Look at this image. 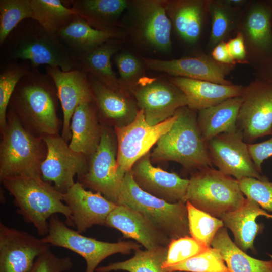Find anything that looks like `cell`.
<instances>
[{
    "label": "cell",
    "mask_w": 272,
    "mask_h": 272,
    "mask_svg": "<svg viewBox=\"0 0 272 272\" xmlns=\"http://www.w3.org/2000/svg\"><path fill=\"white\" fill-rule=\"evenodd\" d=\"M0 47L2 65L23 60L35 68L46 64L63 71L80 69L74 56L58 36L32 18L19 24Z\"/></svg>",
    "instance_id": "cell-1"
},
{
    "label": "cell",
    "mask_w": 272,
    "mask_h": 272,
    "mask_svg": "<svg viewBox=\"0 0 272 272\" xmlns=\"http://www.w3.org/2000/svg\"><path fill=\"white\" fill-rule=\"evenodd\" d=\"M58 96L52 78L33 67L18 83L10 99V108L20 119L42 138L56 135L60 120L56 113Z\"/></svg>",
    "instance_id": "cell-2"
},
{
    "label": "cell",
    "mask_w": 272,
    "mask_h": 272,
    "mask_svg": "<svg viewBox=\"0 0 272 272\" xmlns=\"http://www.w3.org/2000/svg\"><path fill=\"white\" fill-rule=\"evenodd\" d=\"M1 181L13 196L17 213L34 226L40 236L48 234L53 215L60 214L70 220L71 212L63 201V193L42 177L20 175Z\"/></svg>",
    "instance_id": "cell-3"
},
{
    "label": "cell",
    "mask_w": 272,
    "mask_h": 272,
    "mask_svg": "<svg viewBox=\"0 0 272 272\" xmlns=\"http://www.w3.org/2000/svg\"><path fill=\"white\" fill-rule=\"evenodd\" d=\"M197 112L188 106L176 110V121L156 143L150 153L151 159L176 162L194 172L212 167L207 143L198 127Z\"/></svg>",
    "instance_id": "cell-4"
},
{
    "label": "cell",
    "mask_w": 272,
    "mask_h": 272,
    "mask_svg": "<svg viewBox=\"0 0 272 272\" xmlns=\"http://www.w3.org/2000/svg\"><path fill=\"white\" fill-rule=\"evenodd\" d=\"M1 131V181L20 175L41 177V165L47 152L43 138L34 136L27 130L10 107L6 125Z\"/></svg>",
    "instance_id": "cell-5"
},
{
    "label": "cell",
    "mask_w": 272,
    "mask_h": 272,
    "mask_svg": "<svg viewBox=\"0 0 272 272\" xmlns=\"http://www.w3.org/2000/svg\"><path fill=\"white\" fill-rule=\"evenodd\" d=\"M117 204L143 214L171 240L191 236L186 203H169L144 191L134 181L130 171L125 174Z\"/></svg>",
    "instance_id": "cell-6"
},
{
    "label": "cell",
    "mask_w": 272,
    "mask_h": 272,
    "mask_svg": "<svg viewBox=\"0 0 272 272\" xmlns=\"http://www.w3.org/2000/svg\"><path fill=\"white\" fill-rule=\"evenodd\" d=\"M189 180L186 202L213 217L220 219L245 200L238 181L212 167L193 172Z\"/></svg>",
    "instance_id": "cell-7"
},
{
    "label": "cell",
    "mask_w": 272,
    "mask_h": 272,
    "mask_svg": "<svg viewBox=\"0 0 272 272\" xmlns=\"http://www.w3.org/2000/svg\"><path fill=\"white\" fill-rule=\"evenodd\" d=\"M42 239L50 246L64 248L80 255L86 262L85 272H95L99 264L109 256L129 254L142 246L135 242H108L84 236L69 227L57 214L49 219L48 233Z\"/></svg>",
    "instance_id": "cell-8"
},
{
    "label": "cell",
    "mask_w": 272,
    "mask_h": 272,
    "mask_svg": "<svg viewBox=\"0 0 272 272\" xmlns=\"http://www.w3.org/2000/svg\"><path fill=\"white\" fill-rule=\"evenodd\" d=\"M237 127L247 144L272 134V83L258 78L243 87Z\"/></svg>",
    "instance_id": "cell-9"
},
{
    "label": "cell",
    "mask_w": 272,
    "mask_h": 272,
    "mask_svg": "<svg viewBox=\"0 0 272 272\" xmlns=\"http://www.w3.org/2000/svg\"><path fill=\"white\" fill-rule=\"evenodd\" d=\"M176 119L175 113L163 122L151 125L147 122L143 112L139 110L131 123L122 127L115 126L118 171L123 174L130 171L133 164L149 153L158 140L171 128Z\"/></svg>",
    "instance_id": "cell-10"
},
{
    "label": "cell",
    "mask_w": 272,
    "mask_h": 272,
    "mask_svg": "<svg viewBox=\"0 0 272 272\" xmlns=\"http://www.w3.org/2000/svg\"><path fill=\"white\" fill-rule=\"evenodd\" d=\"M131 32L137 41L152 51L168 53L172 47V24L166 8V0L130 2Z\"/></svg>",
    "instance_id": "cell-11"
},
{
    "label": "cell",
    "mask_w": 272,
    "mask_h": 272,
    "mask_svg": "<svg viewBox=\"0 0 272 272\" xmlns=\"http://www.w3.org/2000/svg\"><path fill=\"white\" fill-rule=\"evenodd\" d=\"M91 156L86 171L78 177V181L117 204L125 174L117 170V149L107 129L102 128L99 144Z\"/></svg>",
    "instance_id": "cell-12"
},
{
    "label": "cell",
    "mask_w": 272,
    "mask_h": 272,
    "mask_svg": "<svg viewBox=\"0 0 272 272\" xmlns=\"http://www.w3.org/2000/svg\"><path fill=\"white\" fill-rule=\"evenodd\" d=\"M131 92L146 121L151 125L163 122L179 108L187 106L183 92L172 82L161 78L145 75Z\"/></svg>",
    "instance_id": "cell-13"
},
{
    "label": "cell",
    "mask_w": 272,
    "mask_h": 272,
    "mask_svg": "<svg viewBox=\"0 0 272 272\" xmlns=\"http://www.w3.org/2000/svg\"><path fill=\"white\" fill-rule=\"evenodd\" d=\"M207 146L212 165L223 173L238 181L244 178L268 179L256 169L239 129L220 134L207 142Z\"/></svg>",
    "instance_id": "cell-14"
},
{
    "label": "cell",
    "mask_w": 272,
    "mask_h": 272,
    "mask_svg": "<svg viewBox=\"0 0 272 272\" xmlns=\"http://www.w3.org/2000/svg\"><path fill=\"white\" fill-rule=\"evenodd\" d=\"M43 139L47 152L41 165L42 178L53 182L56 189L64 193L75 184L74 176H80L86 171L85 155L71 150L58 135L45 136Z\"/></svg>",
    "instance_id": "cell-15"
},
{
    "label": "cell",
    "mask_w": 272,
    "mask_h": 272,
    "mask_svg": "<svg viewBox=\"0 0 272 272\" xmlns=\"http://www.w3.org/2000/svg\"><path fill=\"white\" fill-rule=\"evenodd\" d=\"M50 245L30 233L0 223V272H27Z\"/></svg>",
    "instance_id": "cell-16"
},
{
    "label": "cell",
    "mask_w": 272,
    "mask_h": 272,
    "mask_svg": "<svg viewBox=\"0 0 272 272\" xmlns=\"http://www.w3.org/2000/svg\"><path fill=\"white\" fill-rule=\"evenodd\" d=\"M130 172L135 183L148 193L169 203H186L189 180L154 166L150 153L139 159Z\"/></svg>",
    "instance_id": "cell-17"
},
{
    "label": "cell",
    "mask_w": 272,
    "mask_h": 272,
    "mask_svg": "<svg viewBox=\"0 0 272 272\" xmlns=\"http://www.w3.org/2000/svg\"><path fill=\"white\" fill-rule=\"evenodd\" d=\"M46 73L55 85L63 111L62 138H71L70 124L74 112L79 105L94 101L88 74L81 69L63 71L59 67L46 66Z\"/></svg>",
    "instance_id": "cell-18"
},
{
    "label": "cell",
    "mask_w": 272,
    "mask_h": 272,
    "mask_svg": "<svg viewBox=\"0 0 272 272\" xmlns=\"http://www.w3.org/2000/svg\"><path fill=\"white\" fill-rule=\"evenodd\" d=\"M63 201L71 212L68 222L81 233L94 225H105L117 205L99 193L86 190L78 181L63 193Z\"/></svg>",
    "instance_id": "cell-19"
},
{
    "label": "cell",
    "mask_w": 272,
    "mask_h": 272,
    "mask_svg": "<svg viewBox=\"0 0 272 272\" xmlns=\"http://www.w3.org/2000/svg\"><path fill=\"white\" fill-rule=\"evenodd\" d=\"M146 67L173 77L202 80L222 85H232L226 76L233 65L219 63L206 55L172 60L143 58Z\"/></svg>",
    "instance_id": "cell-20"
},
{
    "label": "cell",
    "mask_w": 272,
    "mask_h": 272,
    "mask_svg": "<svg viewBox=\"0 0 272 272\" xmlns=\"http://www.w3.org/2000/svg\"><path fill=\"white\" fill-rule=\"evenodd\" d=\"M105 225L119 231L125 238L135 240L146 250L168 246L171 240L143 214L117 205L107 217Z\"/></svg>",
    "instance_id": "cell-21"
},
{
    "label": "cell",
    "mask_w": 272,
    "mask_h": 272,
    "mask_svg": "<svg viewBox=\"0 0 272 272\" xmlns=\"http://www.w3.org/2000/svg\"><path fill=\"white\" fill-rule=\"evenodd\" d=\"M170 81L185 94L187 106L197 111L240 96L243 88L237 85H222L178 77H172Z\"/></svg>",
    "instance_id": "cell-22"
},
{
    "label": "cell",
    "mask_w": 272,
    "mask_h": 272,
    "mask_svg": "<svg viewBox=\"0 0 272 272\" xmlns=\"http://www.w3.org/2000/svg\"><path fill=\"white\" fill-rule=\"evenodd\" d=\"M90 85L99 113L105 118L122 127L136 118L138 106L127 94L114 90L88 75Z\"/></svg>",
    "instance_id": "cell-23"
},
{
    "label": "cell",
    "mask_w": 272,
    "mask_h": 272,
    "mask_svg": "<svg viewBox=\"0 0 272 272\" xmlns=\"http://www.w3.org/2000/svg\"><path fill=\"white\" fill-rule=\"evenodd\" d=\"M260 216L272 218V214L267 213L255 201L246 197L240 207L223 214L220 219L224 226L232 232L235 244L245 251L254 249L255 238L263 229V225L256 221Z\"/></svg>",
    "instance_id": "cell-24"
},
{
    "label": "cell",
    "mask_w": 272,
    "mask_h": 272,
    "mask_svg": "<svg viewBox=\"0 0 272 272\" xmlns=\"http://www.w3.org/2000/svg\"><path fill=\"white\" fill-rule=\"evenodd\" d=\"M120 48L117 39H111L86 52L74 55L80 69L107 87L128 94L113 71L111 59Z\"/></svg>",
    "instance_id": "cell-25"
},
{
    "label": "cell",
    "mask_w": 272,
    "mask_h": 272,
    "mask_svg": "<svg viewBox=\"0 0 272 272\" xmlns=\"http://www.w3.org/2000/svg\"><path fill=\"white\" fill-rule=\"evenodd\" d=\"M95 101L77 107L73 114L70 129L69 147L85 156L92 155L97 149L101 139V130L97 122Z\"/></svg>",
    "instance_id": "cell-26"
},
{
    "label": "cell",
    "mask_w": 272,
    "mask_h": 272,
    "mask_svg": "<svg viewBox=\"0 0 272 272\" xmlns=\"http://www.w3.org/2000/svg\"><path fill=\"white\" fill-rule=\"evenodd\" d=\"M79 17L99 30L115 29L119 18L128 9L127 0L64 1Z\"/></svg>",
    "instance_id": "cell-27"
},
{
    "label": "cell",
    "mask_w": 272,
    "mask_h": 272,
    "mask_svg": "<svg viewBox=\"0 0 272 272\" xmlns=\"http://www.w3.org/2000/svg\"><path fill=\"white\" fill-rule=\"evenodd\" d=\"M241 103V96L235 97L197 111L198 127L206 143L220 134L237 130V119Z\"/></svg>",
    "instance_id": "cell-28"
},
{
    "label": "cell",
    "mask_w": 272,
    "mask_h": 272,
    "mask_svg": "<svg viewBox=\"0 0 272 272\" xmlns=\"http://www.w3.org/2000/svg\"><path fill=\"white\" fill-rule=\"evenodd\" d=\"M56 35L74 55L92 49L109 40L119 39L123 37V33L117 29L105 31L96 29L77 15Z\"/></svg>",
    "instance_id": "cell-29"
},
{
    "label": "cell",
    "mask_w": 272,
    "mask_h": 272,
    "mask_svg": "<svg viewBox=\"0 0 272 272\" xmlns=\"http://www.w3.org/2000/svg\"><path fill=\"white\" fill-rule=\"evenodd\" d=\"M206 4L200 0H166V11L172 25L185 42L193 44L198 40Z\"/></svg>",
    "instance_id": "cell-30"
},
{
    "label": "cell",
    "mask_w": 272,
    "mask_h": 272,
    "mask_svg": "<svg viewBox=\"0 0 272 272\" xmlns=\"http://www.w3.org/2000/svg\"><path fill=\"white\" fill-rule=\"evenodd\" d=\"M245 31L261 64L272 54V8L267 2L258 3L251 8Z\"/></svg>",
    "instance_id": "cell-31"
},
{
    "label": "cell",
    "mask_w": 272,
    "mask_h": 272,
    "mask_svg": "<svg viewBox=\"0 0 272 272\" xmlns=\"http://www.w3.org/2000/svg\"><path fill=\"white\" fill-rule=\"evenodd\" d=\"M211 246L220 251L230 272H272V259L262 260L248 255L233 242L224 226L217 232Z\"/></svg>",
    "instance_id": "cell-32"
},
{
    "label": "cell",
    "mask_w": 272,
    "mask_h": 272,
    "mask_svg": "<svg viewBox=\"0 0 272 272\" xmlns=\"http://www.w3.org/2000/svg\"><path fill=\"white\" fill-rule=\"evenodd\" d=\"M168 246L160 247L151 250L134 251L130 259L111 263L98 267L96 272H110L123 270L128 272H166L163 264L168 254Z\"/></svg>",
    "instance_id": "cell-33"
},
{
    "label": "cell",
    "mask_w": 272,
    "mask_h": 272,
    "mask_svg": "<svg viewBox=\"0 0 272 272\" xmlns=\"http://www.w3.org/2000/svg\"><path fill=\"white\" fill-rule=\"evenodd\" d=\"M30 2L32 19L46 30L56 35L77 16L63 1L30 0Z\"/></svg>",
    "instance_id": "cell-34"
},
{
    "label": "cell",
    "mask_w": 272,
    "mask_h": 272,
    "mask_svg": "<svg viewBox=\"0 0 272 272\" xmlns=\"http://www.w3.org/2000/svg\"><path fill=\"white\" fill-rule=\"evenodd\" d=\"M0 73V127L7 124V108L15 89L20 79L32 69L27 61H12L3 64Z\"/></svg>",
    "instance_id": "cell-35"
},
{
    "label": "cell",
    "mask_w": 272,
    "mask_h": 272,
    "mask_svg": "<svg viewBox=\"0 0 272 272\" xmlns=\"http://www.w3.org/2000/svg\"><path fill=\"white\" fill-rule=\"evenodd\" d=\"M190 236L208 247L218 231L224 226L222 221L200 210L189 201L186 202Z\"/></svg>",
    "instance_id": "cell-36"
},
{
    "label": "cell",
    "mask_w": 272,
    "mask_h": 272,
    "mask_svg": "<svg viewBox=\"0 0 272 272\" xmlns=\"http://www.w3.org/2000/svg\"><path fill=\"white\" fill-rule=\"evenodd\" d=\"M32 17L30 0H1L0 46L19 24Z\"/></svg>",
    "instance_id": "cell-37"
},
{
    "label": "cell",
    "mask_w": 272,
    "mask_h": 272,
    "mask_svg": "<svg viewBox=\"0 0 272 272\" xmlns=\"http://www.w3.org/2000/svg\"><path fill=\"white\" fill-rule=\"evenodd\" d=\"M164 269L166 271L230 272L220 251L211 246L181 263Z\"/></svg>",
    "instance_id": "cell-38"
},
{
    "label": "cell",
    "mask_w": 272,
    "mask_h": 272,
    "mask_svg": "<svg viewBox=\"0 0 272 272\" xmlns=\"http://www.w3.org/2000/svg\"><path fill=\"white\" fill-rule=\"evenodd\" d=\"M114 62L119 74L121 85L127 91H132L140 79L145 76L143 60L141 61L134 55L128 52L117 53Z\"/></svg>",
    "instance_id": "cell-39"
},
{
    "label": "cell",
    "mask_w": 272,
    "mask_h": 272,
    "mask_svg": "<svg viewBox=\"0 0 272 272\" xmlns=\"http://www.w3.org/2000/svg\"><path fill=\"white\" fill-rule=\"evenodd\" d=\"M208 247L191 236L171 241L164 269L176 265L206 250Z\"/></svg>",
    "instance_id": "cell-40"
},
{
    "label": "cell",
    "mask_w": 272,
    "mask_h": 272,
    "mask_svg": "<svg viewBox=\"0 0 272 272\" xmlns=\"http://www.w3.org/2000/svg\"><path fill=\"white\" fill-rule=\"evenodd\" d=\"M238 182L246 197L253 199L263 210L272 213V182L254 178H244Z\"/></svg>",
    "instance_id": "cell-41"
},
{
    "label": "cell",
    "mask_w": 272,
    "mask_h": 272,
    "mask_svg": "<svg viewBox=\"0 0 272 272\" xmlns=\"http://www.w3.org/2000/svg\"><path fill=\"white\" fill-rule=\"evenodd\" d=\"M211 16V31L210 45L214 47L223 41L229 32L230 18L223 2H212L209 5Z\"/></svg>",
    "instance_id": "cell-42"
},
{
    "label": "cell",
    "mask_w": 272,
    "mask_h": 272,
    "mask_svg": "<svg viewBox=\"0 0 272 272\" xmlns=\"http://www.w3.org/2000/svg\"><path fill=\"white\" fill-rule=\"evenodd\" d=\"M73 266L70 256H58L49 248L37 257L27 272H65L71 270Z\"/></svg>",
    "instance_id": "cell-43"
},
{
    "label": "cell",
    "mask_w": 272,
    "mask_h": 272,
    "mask_svg": "<svg viewBox=\"0 0 272 272\" xmlns=\"http://www.w3.org/2000/svg\"><path fill=\"white\" fill-rule=\"evenodd\" d=\"M262 142L248 144L249 153L258 172L262 173V165L264 160L272 156V134Z\"/></svg>",
    "instance_id": "cell-44"
},
{
    "label": "cell",
    "mask_w": 272,
    "mask_h": 272,
    "mask_svg": "<svg viewBox=\"0 0 272 272\" xmlns=\"http://www.w3.org/2000/svg\"><path fill=\"white\" fill-rule=\"evenodd\" d=\"M227 50L235 62L245 60L246 52L244 44V38L241 33H238L236 37L226 43Z\"/></svg>",
    "instance_id": "cell-45"
},
{
    "label": "cell",
    "mask_w": 272,
    "mask_h": 272,
    "mask_svg": "<svg viewBox=\"0 0 272 272\" xmlns=\"http://www.w3.org/2000/svg\"><path fill=\"white\" fill-rule=\"evenodd\" d=\"M211 55L213 59L220 63L233 65L236 62L227 50L226 43L223 41L214 47Z\"/></svg>",
    "instance_id": "cell-46"
},
{
    "label": "cell",
    "mask_w": 272,
    "mask_h": 272,
    "mask_svg": "<svg viewBox=\"0 0 272 272\" xmlns=\"http://www.w3.org/2000/svg\"><path fill=\"white\" fill-rule=\"evenodd\" d=\"M259 78L272 83V54L260 64Z\"/></svg>",
    "instance_id": "cell-47"
},
{
    "label": "cell",
    "mask_w": 272,
    "mask_h": 272,
    "mask_svg": "<svg viewBox=\"0 0 272 272\" xmlns=\"http://www.w3.org/2000/svg\"><path fill=\"white\" fill-rule=\"evenodd\" d=\"M245 1L241 0H230L225 1L226 5H230L231 6H239L244 3Z\"/></svg>",
    "instance_id": "cell-48"
},
{
    "label": "cell",
    "mask_w": 272,
    "mask_h": 272,
    "mask_svg": "<svg viewBox=\"0 0 272 272\" xmlns=\"http://www.w3.org/2000/svg\"><path fill=\"white\" fill-rule=\"evenodd\" d=\"M166 272H187V271H166Z\"/></svg>",
    "instance_id": "cell-49"
}]
</instances>
